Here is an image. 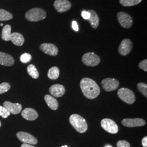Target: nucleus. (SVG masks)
<instances>
[{"label": "nucleus", "mask_w": 147, "mask_h": 147, "mask_svg": "<svg viewBox=\"0 0 147 147\" xmlns=\"http://www.w3.org/2000/svg\"><path fill=\"white\" fill-rule=\"evenodd\" d=\"M80 87L84 95L89 99H94L100 94V87L92 79L83 78L80 82Z\"/></svg>", "instance_id": "obj_1"}, {"label": "nucleus", "mask_w": 147, "mask_h": 147, "mask_svg": "<svg viewBox=\"0 0 147 147\" xmlns=\"http://www.w3.org/2000/svg\"><path fill=\"white\" fill-rule=\"evenodd\" d=\"M69 121L74 128L80 133H84L88 129V124L85 119L77 114H73L69 118Z\"/></svg>", "instance_id": "obj_2"}, {"label": "nucleus", "mask_w": 147, "mask_h": 147, "mask_svg": "<svg viewBox=\"0 0 147 147\" xmlns=\"http://www.w3.org/2000/svg\"><path fill=\"white\" fill-rule=\"evenodd\" d=\"M47 13L42 8H34L29 10L25 14L27 20L31 22H37L45 19Z\"/></svg>", "instance_id": "obj_3"}, {"label": "nucleus", "mask_w": 147, "mask_h": 147, "mask_svg": "<svg viewBox=\"0 0 147 147\" xmlns=\"http://www.w3.org/2000/svg\"><path fill=\"white\" fill-rule=\"evenodd\" d=\"M117 94L121 100L128 104H134L136 100L134 92L127 88H120L117 92Z\"/></svg>", "instance_id": "obj_4"}, {"label": "nucleus", "mask_w": 147, "mask_h": 147, "mask_svg": "<svg viewBox=\"0 0 147 147\" xmlns=\"http://www.w3.org/2000/svg\"><path fill=\"white\" fill-rule=\"evenodd\" d=\"M82 62L88 67H95L100 62V58L94 53H87L82 56Z\"/></svg>", "instance_id": "obj_5"}, {"label": "nucleus", "mask_w": 147, "mask_h": 147, "mask_svg": "<svg viewBox=\"0 0 147 147\" xmlns=\"http://www.w3.org/2000/svg\"><path fill=\"white\" fill-rule=\"evenodd\" d=\"M101 126L106 131L115 134L118 132V126L116 123L110 119L105 118L101 121Z\"/></svg>", "instance_id": "obj_6"}, {"label": "nucleus", "mask_w": 147, "mask_h": 147, "mask_svg": "<svg viewBox=\"0 0 147 147\" xmlns=\"http://www.w3.org/2000/svg\"><path fill=\"white\" fill-rule=\"evenodd\" d=\"M117 18L119 23L121 26L125 28H129L132 26L133 21L131 16L129 14L120 11L117 14Z\"/></svg>", "instance_id": "obj_7"}, {"label": "nucleus", "mask_w": 147, "mask_h": 147, "mask_svg": "<svg viewBox=\"0 0 147 147\" xmlns=\"http://www.w3.org/2000/svg\"><path fill=\"white\" fill-rule=\"evenodd\" d=\"M101 84L106 92H112L117 89L119 86V81L113 78H106L102 80Z\"/></svg>", "instance_id": "obj_8"}, {"label": "nucleus", "mask_w": 147, "mask_h": 147, "mask_svg": "<svg viewBox=\"0 0 147 147\" xmlns=\"http://www.w3.org/2000/svg\"><path fill=\"white\" fill-rule=\"evenodd\" d=\"M16 136L21 142H23L24 143L29 144H36L38 143L37 138L27 132H18L16 134Z\"/></svg>", "instance_id": "obj_9"}, {"label": "nucleus", "mask_w": 147, "mask_h": 147, "mask_svg": "<svg viewBox=\"0 0 147 147\" xmlns=\"http://www.w3.org/2000/svg\"><path fill=\"white\" fill-rule=\"evenodd\" d=\"M121 124L123 125L128 127H134L137 126H144L146 125V123L144 119L142 118H126L124 119L121 121Z\"/></svg>", "instance_id": "obj_10"}, {"label": "nucleus", "mask_w": 147, "mask_h": 147, "mask_svg": "<svg viewBox=\"0 0 147 147\" xmlns=\"http://www.w3.org/2000/svg\"><path fill=\"white\" fill-rule=\"evenodd\" d=\"M53 5L58 12L64 13L71 8V4L68 0H56Z\"/></svg>", "instance_id": "obj_11"}, {"label": "nucleus", "mask_w": 147, "mask_h": 147, "mask_svg": "<svg viewBox=\"0 0 147 147\" xmlns=\"http://www.w3.org/2000/svg\"><path fill=\"white\" fill-rule=\"evenodd\" d=\"M132 48L131 41L129 39H124L118 47V52L122 56H126L131 52Z\"/></svg>", "instance_id": "obj_12"}, {"label": "nucleus", "mask_w": 147, "mask_h": 147, "mask_svg": "<svg viewBox=\"0 0 147 147\" xmlns=\"http://www.w3.org/2000/svg\"><path fill=\"white\" fill-rule=\"evenodd\" d=\"M40 49L43 53L50 56H55L58 54V48L53 44L43 43L40 46Z\"/></svg>", "instance_id": "obj_13"}, {"label": "nucleus", "mask_w": 147, "mask_h": 147, "mask_svg": "<svg viewBox=\"0 0 147 147\" xmlns=\"http://www.w3.org/2000/svg\"><path fill=\"white\" fill-rule=\"evenodd\" d=\"M3 106L13 115H17L21 112L22 107V105L20 104L11 103L9 101H5L3 103Z\"/></svg>", "instance_id": "obj_14"}, {"label": "nucleus", "mask_w": 147, "mask_h": 147, "mask_svg": "<svg viewBox=\"0 0 147 147\" xmlns=\"http://www.w3.org/2000/svg\"><path fill=\"white\" fill-rule=\"evenodd\" d=\"M49 92L50 94L53 96L59 98L64 94L65 89L63 85L56 84L53 85L49 88Z\"/></svg>", "instance_id": "obj_15"}, {"label": "nucleus", "mask_w": 147, "mask_h": 147, "mask_svg": "<svg viewBox=\"0 0 147 147\" xmlns=\"http://www.w3.org/2000/svg\"><path fill=\"white\" fill-rule=\"evenodd\" d=\"M21 116L28 121H34L38 117V114L35 110L31 108H26L22 111Z\"/></svg>", "instance_id": "obj_16"}, {"label": "nucleus", "mask_w": 147, "mask_h": 147, "mask_svg": "<svg viewBox=\"0 0 147 147\" xmlns=\"http://www.w3.org/2000/svg\"><path fill=\"white\" fill-rule=\"evenodd\" d=\"M14 64V59L9 54L0 52V64L7 67L12 66Z\"/></svg>", "instance_id": "obj_17"}, {"label": "nucleus", "mask_w": 147, "mask_h": 147, "mask_svg": "<svg viewBox=\"0 0 147 147\" xmlns=\"http://www.w3.org/2000/svg\"><path fill=\"white\" fill-rule=\"evenodd\" d=\"M11 40L12 42L16 46H22L24 42V37L20 33L14 32L11 34Z\"/></svg>", "instance_id": "obj_18"}, {"label": "nucleus", "mask_w": 147, "mask_h": 147, "mask_svg": "<svg viewBox=\"0 0 147 147\" xmlns=\"http://www.w3.org/2000/svg\"><path fill=\"white\" fill-rule=\"evenodd\" d=\"M88 12L90 14V17L88 20L90 22L92 27L96 29L99 25V18L94 11L89 10Z\"/></svg>", "instance_id": "obj_19"}, {"label": "nucleus", "mask_w": 147, "mask_h": 147, "mask_svg": "<svg viewBox=\"0 0 147 147\" xmlns=\"http://www.w3.org/2000/svg\"><path fill=\"white\" fill-rule=\"evenodd\" d=\"M44 99L47 106L53 110H57L58 107V101L53 96L50 95H46L44 96Z\"/></svg>", "instance_id": "obj_20"}, {"label": "nucleus", "mask_w": 147, "mask_h": 147, "mask_svg": "<svg viewBox=\"0 0 147 147\" xmlns=\"http://www.w3.org/2000/svg\"><path fill=\"white\" fill-rule=\"evenodd\" d=\"M11 28L9 25H6L3 27L2 31L1 37L2 39L5 41L11 40Z\"/></svg>", "instance_id": "obj_21"}, {"label": "nucleus", "mask_w": 147, "mask_h": 147, "mask_svg": "<svg viewBox=\"0 0 147 147\" xmlns=\"http://www.w3.org/2000/svg\"><path fill=\"white\" fill-rule=\"evenodd\" d=\"M59 76V70L58 67H53L50 69L47 73L48 78L51 80H56Z\"/></svg>", "instance_id": "obj_22"}, {"label": "nucleus", "mask_w": 147, "mask_h": 147, "mask_svg": "<svg viewBox=\"0 0 147 147\" xmlns=\"http://www.w3.org/2000/svg\"><path fill=\"white\" fill-rule=\"evenodd\" d=\"M27 72L30 76H31L32 78L37 79L39 78V74L37 70V68L33 64H30L28 66L27 68Z\"/></svg>", "instance_id": "obj_23"}, {"label": "nucleus", "mask_w": 147, "mask_h": 147, "mask_svg": "<svg viewBox=\"0 0 147 147\" xmlns=\"http://www.w3.org/2000/svg\"><path fill=\"white\" fill-rule=\"evenodd\" d=\"M13 16L8 11L0 9V21H7L12 19Z\"/></svg>", "instance_id": "obj_24"}, {"label": "nucleus", "mask_w": 147, "mask_h": 147, "mask_svg": "<svg viewBox=\"0 0 147 147\" xmlns=\"http://www.w3.org/2000/svg\"><path fill=\"white\" fill-rule=\"evenodd\" d=\"M142 0H119L121 5L124 7H131L139 4Z\"/></svg>", "instance_id": "obj_25"}, {"label": "nucleus", "mask_w": 147, "mask_h": 147, "mask_svg": "<svg viewBox=\"0 0 147 147\" xmlns=\"http://www.w3.org/2000/svg\"><path fill=\"white\" fill-rule=\"evenodd\" d=\"M137 88L140 92H141L146 98H147V84L143 82H140L137 84Z\"/></svg>", "instance_id": "obj_26"}, {"label": "nucleus", "mask_w": 147, "mask_h": 147, "mask_svg": "<svg viewBox=\"0 0 147 147\" xmlns=\"http://www.w3.org/2000/svg\"><path fill=\"white\" fill-rule=\"evenodd\" d=\"M11 88V86L7 82H3L0 84V94L8 92Z\"/></svg>", "instance_id": "obj_27"}, {"label": "nucleus", "mask_w": 147, "mask_h": 147, "mask_svg": "<svg viewBox=\"0 0 147 147\" xmlns=\"http://www.w3.org/2000/svg\"><path fill=\"white\" fill-rule=\"evenodd\" d=\"M20 59L22 63H27L32 59L31 55L28 53H25L22 55H21Z\"/></svg>", "instance_id": "obj_28"}, {"label": "nucleus", "mask_w": 147, "mask_h": 147, "mask_svg": "<svg viewBox=\"0 0 147 147\" xmlns=\"http://www.w3.org/2000/svg\"><path fill=\"white\" fill-rule=\"evenodd\" d=\"M11 113L3 106H0V116L3 118H7L10 116Z\"/></svg>", "instance_id": "obj_29"}, {"label": "nucleus", "mask_w": 147, "mask_h": 147, "mask_svg": "<svg viewBox=\"0 0 147 147\" xmlns=\"http://www.w3.org/2000/svg\"><path fill=\"white\" fill-rule=\"evenodd\" d=\"M117 147H130V144L128 142L124 140L119 141L117 143Z\"/></svg>", "instance_id": "obj_30"}, {"label": "nucleus", "mask_w": 147, "mask_h": 147, "mask_svg": "<svg viewBox=\"0 0 147 147\" xmlns=\"http://www.w3.org/2000/svg\"><path fill=\"white\" fill-rule=\"evenodd\" d=\"M138 67L140 69L143 70L145 71H147V60L144 59L138 64Z\"/></svg>", "instance_id": "obj_31"}, {"label": "nucleus", "mask_w": 147, "mask_h": 147, "mask_svg": "<svg viewBox=\"0 0 147 147\" xmlns=\"http://www.w3.org/2000/svg\"><path fill=\"white\" fill-rule=\"evenodd\" d=\"M81 16L85 20H88L90 17V14L88 11H83L81 12Z\"/></svg>", "instance_id": "obj_32"}, {"label": "nucleus", "mask_w": 147, "mask_h": 147, "mask_svg": "<svg viewBox=\"0 0 147 147\" xmlns=\"http://www.w3.org/2000/svg\"><path fill=\"white\" fill-rule=\"evenodd\" d=\"M72 28L75 31H79V26L76 21H73L72 22Z\"/></svg>", "instance_id": "obj_33"}, {"label": "nucleus", "mask_w": 147, "mask_h": 147, "mask_svg": "<svg viewBox=\"0 0 147 147\" xmlns=\"http://www.w3.org/2000/svg\"><path fill=\"white\" fill-rule=\"evenodd\" d=\"M142 146L143 147H147V137L146 136L143 138L142 140Z\"/></svg>", "instance_id": "obj_34"}, {"label": "nucleus", "mask_w": 147, "mask_h": 147, "mask_svg": "<svg viewBox=\"0 0 147 147\" xmlns=\"http://www.w3.org/2000/svg\"><path fill=\"white\" fill-rule=\"evenodd\" d=\"M21 147H35L33 146H32L31 144H26V143H24L21 145Z\"/></svg>", "instance_id": "obj_35"}, {"label": "nucleus", "mask_w": 147, "mask_h": 147, "mask_svg": "<svg viewBox=\"0 0 147 147\" xmlns=\"http://www.w3.org/2000/svg\"><path fill=\"white\" fill-rule=\"evenodd\" d=\"M105 147H113L112 146H111V145H106L105 146Z\"/></svg>", "instance_id": "obj_36"}, {"label": "nucleus", "mask_w": 147, "mask_h": 147, "mask_svg": "<svg viewBox=\"0 0 147 147\" xmlns=\"http://www.w3.org/2000/svg\"><path fill=\"white\" fill-rule=\"evenodd\" d=\"M62 147H68L67 146H62Z\"/></svg>", "instance_id": "obj_37"}, {"label": "nucleus", "mask_w": 147, "mask_h": 147, "mask_svg": "<svg viewBox=\"0 0 147 147\" xmlns=\"http://www.w3.org/2000/svg\"><path fill=\"white\" fill-rule=\"evenodd\" d=\"M0 25H1V26H3V24H2V23H1Z\"/></svg>", "instance_id": "obj_38"}, {"label": "nucleus", "mask_w": 147, "mask_h": 147, "mask_svg": "<svg viewBox=\"0 0 147 147\" xmlns=\"http://www.w3.org/2000/svg\"><path fill=\"white\" fill-rule=\"evenodd\" d=\"M1 126V121H0V127Z\"/></svg>", "instance_id": "obj_39"}]
</instances>
